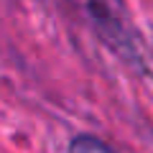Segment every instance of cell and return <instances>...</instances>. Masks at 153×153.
I'll use <instances>...</instances> for the list:
<instances>
[{
    "mask_svg": "<svg viewBox=\"0 0 153 153\" xmlns=\"http://www.w3.org/2000/svg\"><path fill=\"white\" fill-rule=\"evenodd\" d=\"M87 18L105 33L107 41L117 46H128V28H125V13L120 0H76Z\"/></svg>",
    "mask_w": 153,
    "mask_h": 153,
    "instance_id": "1",
    "label": "cell"
},
{
    "mask_svg": "<svg viewBox=\"0 0 153 153\" xmlns=\"http://www.w3.org/2000/svg\"><path fill=\"white\" fill-rule=\"evenodd\" d=\"M69 153H115V151L94 135H76L69 146Z\"/></svg>",
    "mask_w": 153,
    "mask_h": 153,
    "instance_id": "2",
    "label": "cell"
}]
</instances>
